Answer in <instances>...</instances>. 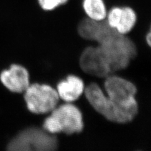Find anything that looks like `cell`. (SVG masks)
Instances as JSON below:
<instances>
[{"label":"cell","mask_w":151,"mask_h":151,"mask_svg":"<svg viewBox=\"0 0 151 151\" xmlns=\"http://www.w3.org/2000/svg\"><path fill=\"white\" fill-rule=\"evenodd\" d=\"M51 112L43 124L44 129L49 133L54 134L63 132L71 135L83 130L84 125L81 112L72 104L55 107Z\"/></svg>","instance_id":"cell-1"},{"label":"cell","mask_w":151,"mask_h":151,"mask_svg":"<svg viewBox=\"0 0 151 151\" xmlns=\"http://www.w3.org/2000/svg\"><path fill=\"white\" fill-rule=\"evenodd\" d=\"M55 137L37 127L25 129L9 142L6 151H57Z\"/></svg>","instance_id":"cell-2"},{"label":"cell","mask_w":151,"mask_h":151,"mask_svg":"<svg viewBox=\"0 0 151 151\" xmlns=\"http://www.w3.org/2000/svg\"><path fill=\"white\" fill-rule=\"evenodd\" d=\"M107 96L121 110L133 116L138 113V104L135 95L137 88L127 80L116 76H110L105 82Z\"/></svg>","instance_id":"cell-3"},{"label":"cell","mask_w":151,"mask_h":151,"mask_svg":"<svg viewBox=\"0 0 151 151\" xmlns=\"http://www.w3.org/2000/svg\"><path fill=\"white\" fill-rule=\"evenodd\" d=\"M85 94L92 106L108 120L126 124L134 119L133 116L118 107L96 83L89 84L85 89Z\"/></svg>","instance_id":"cell-4"},{"label":"cell","mask_w":151,"mask_h":151,"mask_svg":"<svg viewBox=\"0 0 151 151\" xmlns=\"http://www.w3.org/2000/svg\"><path fill=\"white\" fill-rule=\"evenodd\" d=\"M25 100L30 111L36 114L51 112L57 106L59 95L49 85L33 84L25 91Z\"/></svg>","instance_id":"cell-5"},{"label":"cell","mask_w":151,"mask_h":151,"mask_svg":"<svg viewBox=\"0 0 151 151\" xmlns=\"http://www.w3.org/2000/svg\"><path fill=\"white\" fill-rule=\"evenodd\" d=\"M138 15L130 6H113L108 9L105 20L112 29L119 34L127 35L134 30L138 22Z\"/></svg>","instance_id":"cell-6"},{"label":"cell","mask_w":151,"mask_h":151,"mask_svg":"<svg viewBox=\"0 0 151 151\" xmlns=\"http://www.w3.org/2000/svg\"><path fill=\"white\" fill-rule=\"evenodd\" d=\"M0 81L8 90L13 93L25 92L30 85L29 74L22 65L12 64L0 74Z\"/></svg>","instance_id":"cell-7"},{"label":"cell","mask_w":151,"mask_h":151,"mask_svg":"<svg viewBox=\"0 0 151 151\" xmlns=\"http://www.w3.org/2000/svg\"><path fill=\"white\" fill-rule=\"evenodd\" d=\"M84 83L81 78L73 75H70L68 78L58 84L59 96L62 100L71 102L76 101L81 95L84 91Z\"/></svg>","instance_id":"cell-8"},{"label":"cell","mask_w":151,"mask_h":151,"mask_svg":"<svg viewBox=\"0 0 151 151\" xmlns=\"http://www.w3.org/2000/svg\"><path fill=\"white\" fill-rule=\"evenodd\" d=\"M81 6L86 17L95 21L106 19L108 7L105 0H82Z\"/></svg>","instance_id":"cell-9"},{"label":"cell","mask_w":151,"mask_h":151,"mask_svg":"<svg viewBox=\"0 0 151 151\" xmlns=\"http://www.w3.org/2000/svg\"><path fill=\"white\" fill-rule=\"evenodd\" d=\"M69 0H37L40 8L45 12L54 11L67 4Z\"/></svg>","instance_id":"cell-10"},{"label":"cell","mask_w":151,"mask_h":151,"mask_svg":"<svg viewBox=\"0 0 151 151\" xmlns=\"http://www.w3.org/2000/svg\"><path fill=\"white\" fill-rule=\"evenodd\" d=\"M145 39L146 43H147V44L148 45L149 47H150L151 45V32H150V30L148 31L147 33H146L145 35Z\"/></svg>","instance_id":"cell-11"}]
</instances>
